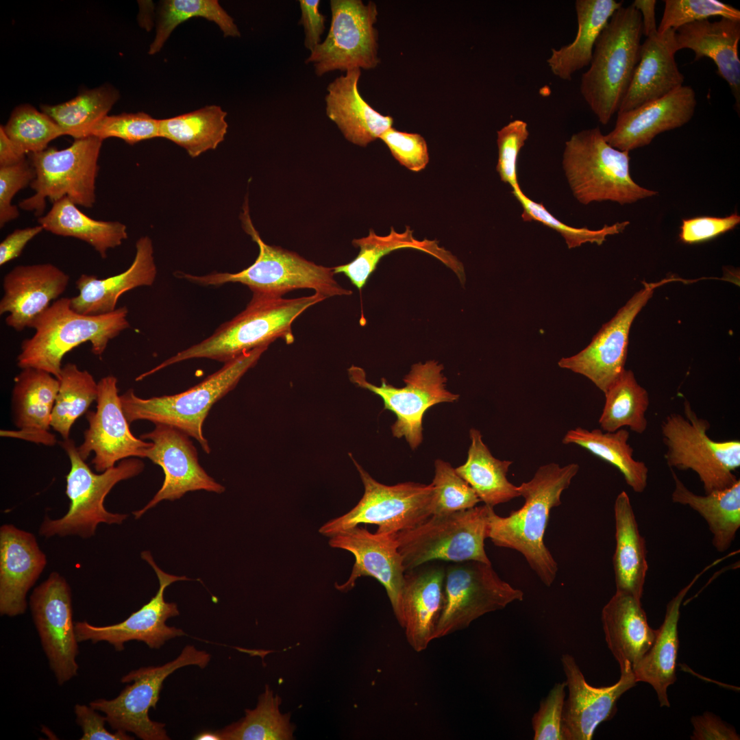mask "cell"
I'll return each instance as SVG.
<instances>
[{
  "label": "cell",
  "mask_w": 740,
  "mask_h": 740,
  "mask_svg": "<svg viewBox=\"0 0 740 740\" xmlns=\"http://www.w3.org/2000/svg\"><path fill=\"white\" fill-rule=\"evenodd\" d=\"M578 470L576 463L542 465L531 480L517 486L525 499L521 508L502 517L489 507L488 538L496 546L520 552L547 587L553 584L558 572L557 563L544 543L550 512L561 504L562 493Z\"/></svg>",
  "instance_id": "1"
},
{
  "label": "cell",
  "mask_w": 740,
  "mask_h": 740,
  "mask_svg": "<svg viewBox=\"0 0 740 740\" xmlns=\"http://www.w3.org/2000/svg\"><path fill=\"white\" fill-rule=\"evenodd\" d=\"M325 299L316 293L293 299L252 296L243 311L222 324L210 337L178 352L142 377L193 358H209L225 363L244 352L269 346L278 338L290 345L295 341L293 321L306 310Z\"/></svg>",
  "instance_id": "2"
},
{
  "label": "cell",
  "mask_w": 740,
  "mask_h": 740,
  "mask_svg": "<svg viewBox=\"0 0 740 740\" xmlns=\"http://www.w3.org/2000/svg\"><path fill=\"white\" fill-rule=\"evenodd\" d=\"M127 313L123 306L105 314H83L72 309L70 299L60 298L33 323L34 334L22 342L18 365L43 370L59 379L67 352L90 342L92 352L101 356L110 341L130 327Z\"/></svg>",
  "instance_id": "3"
},
{
  "label": "cell",
  "mask_w": 740,
  "mask_h": 740,
  "mask_svg": "<svg viewBox=\"0 0 740 740\" xmlns=\"http://www.w3.org/2000/svg\"><path fill=\"white\" fill-rule=\"evenodd\" d=\"M243 210V227L259 247L254 262L238 273H213L202 276L180 273L184 278L205 286L238 282L248 286L253 296L258 297H282L284 294L300 288L312 289L325 299L352 294L334 279L333 267L317 264L295 252L265 243L251 222L247 201Z\"/></svg>",
  "instance_id": "4"
},
{
  "label": "cell",
  "mask_w": 740,
  "mask_h": 740,
  "mask_svg": "<svg viewBox=\"0 0 740 740\" xmlns=\"http://www.w3.org/2000/svg\"><path fill=\"white\" fill-rule=\"evenodd\" d=\"M641 15L630 5L616 10L597 38L580 92L598 121L606 125L617 112L639 62Z\"/></svg>",
  "instance_id": "5"
},
{
  "label": "cell",
  "mask_w": 740,
  "mask_h": 740,
  "mask_svg": "<svg viewBox=\"0 0 740 740\" xmlns=\"http://www.w3.org/2000/svg\"><path fill=\"white\" fill-rule=\"evenodd\" d=\"M268 347L244 352L198 384L178 394L143 399L136 396L133 389L127 390L120 399L128 423L147 420L171 426L195 439L209 454L210 448L202 427L210 408L236 386Z\"/></svg>",
  "instance_id": "6"
},
{
  "label": "cell",
  "mask_w": 740,
  "mask_h": 740,
  "mask_svg": "<svg viewBox=\"0 0 740 740\" xmlns=\"http://www.w3.org/2000/svg\"><path fill=\"white\" fill-rule=\"evenodd\" d=\"M629 151L610 146L599 127L582 130L565 142L563 167L574 197L584 205L610 201L621 205L658 193L630 175Z\"/></svg>",
  "instance_id": "7"
},
{
  "label": "cell",
  "mask_w": 740,
  "mask_h": 740,
  "mask_svg": "<svg viewBox=\"0 0 740 740\" xmlns=\"http://www.w3.org/2000/svg\"><path fill=\"white\" fill-rule=\"evenodd\" d=\"M489 507L432 515L417 526L393 534L405 571L436 560L491 564L484 549Z\"/></svg>",
  "instance_id": "8"
},
{
  "label": "cell",
  "mask_w": 740,
  "mask_h": 740,
  "mask_svg": "<svg viewBox=\"0 0 740 740\" xmlns=\"http://www.w3.org/2000/svg\"><path fill=\"white\" fill-rule=\"evenodd\" d=\"M62 445L71 461L66 489L70 506L60 519L46 517L40 526V535L46 538L77 535L88 539L95 534L101 523L121 524L127 515L108 512L103 505L105 497L118 482L141 473L144 463L138 458H125L117 466L97 474L82 458L73 441L64 440Z\"/></svg>",
  "instance_id": "9"
},
{
  "label": "cell",
  "mask_w": 740,
  "mask_h": 740,
  "mask_svg": "<svg viewBox=\"0 0 740 740\" xmlns=\"http://www.w3.org/2000/svg\"><path fill=\"white\" fill-rule=\"evenodd\" d=\"M103 140L95 136L75 139L63 149L47 148L28 154L36 177L29 185L34 193L19 203L23 210L41 217L48 199L54 203L68 197L75 205L92 208L96 201L98 160Z\"/></svg>",
  "instance_id": "10"
},
{
  "label": "cell",
  "mask_w": 740,
  "mask_h": 740,
  "mask_svg": "<svg viewBox=\"0 0 740 740\" xmlns=\"http://www.w3.org/2000/svg\"><path fill=\"white\" fill-rule=\"evenodd\" d=\"M684 413H671L661 424L668 466L695 472L705 494L732 485L738 480L734 471L740 467V441L711 439L709 422L698 417L687 399Z\"/></svg>",
  "instance_id": "11"
},
{
  "label": "cell",
  "mask_w": 740,
  "mask_h": 740,
  "mask_svg": "<svg viewBox=\"0 0 740 740\" xmlns=\"http://www.w3.org/2000/svg\"><path fill=\"white\" fill-rule=\"evenodd\" d=\"M365 492L345 515L324 523L319 532L331 537L360 524L378 526V532L395 534L412 528L433 513L435 493L432 483L414 482L388 486L373 479L353 458Z\"/></svg>",
  "instance_id": "12"
},
{
  "label": "cell",
  "mask_w": 740,
  "mask_h": 740,
  "mask_svg": "<svg viewBox=\"0 0 740 740\" xmlns=\"http://www.w3.org/2000/svg\"><path fill=\"white\" fill-rule=\"evenodd\" d=\"M211 658L194 645L184 647L174 660L160 666L143 667L121 678L130 683L115 698H99L89 705L104 714L114 730L130 732L143 740H167L165 724L149 718V710L156 708L164 680L175 670L188 665L206 667Z\"/></svg>",
  "instance_id": "13"
},
{
  "label": "cell",
  "mask_w": 740,
  "mask_h": 740,
  "mask_svg": "<svg viewBox=\"0 0 740 740\" xmlns=\"http://www.w3.org/2000/svg\"><path fill=\"white\" fill-rule=\"evenodd\" d=\"M443 366L436 360L414 364L403 380L405 386L397 388L382 378L380 386L366 380L365 371L352 366L348 369L350 380L358 386L380 396L384 409L393 412L397 419L391 426L393 435L404 437L412 449L423 441V418L432 406L443 402H454L459 395L446 388L447 378Z\"/></svg>",
  "instance_id": "14"
},
{
  "label": "cell",
  "mask_w": 740,
  "mask_h": 740,
  "mask_svg": "<svg viewBox=\"0 0 740 740\" xmlns=\"http://www.w3.org/2000/svg\"><path fill=\"white\" fill-rule=\"evenodd\" d=\"M523 600V591L502 580L491 564L452 563L445 567V604L434 639L467 628L480 617Z\"/></svg>",
  "instance_id": "15"
},
{
  "label": "cell",
  "mask_w": 740,
  "mask_h": 740,
  "mask_svg": "<svg viewBox=\"0 0 740 740\" xmlns=\"http://www.w3.org/2000/svg\"><path fill=\"white\" fill-rule=\"evenodd\" d=\"M331 23L325 39L306 60L318 76L333 71L371 69L380 63L378 14L375 3L360 0H331Z\"/></svg>",
  "instance_id": "16"
},
{
  "label": "cell",
  "mask_w": 740,
  "mask_h": 740,
  "mask_svg": "<svg viewBox=\"0 0 740 740\" xmlns=\"http://www.w3.org/2000/svg\"><path fill=\"white\" fill-rule=\"evenodd\" d=\"M29 606L49 667L57 683L63 685L77 675L79 669L69 584L58 573H51L33 591Z\"/></svg>",
  "instance_id": "17"
},
{
  "label": "cell",
  "mask_w": 740,
  "mask_h": 740,
  "mask_svg": "<svg viewBox=\"0 0 740 740\" xmlns=\"http://www.w3.org/2000/svg\"><path fill=\"white\" fill-rule=\"evenodd\" d=\"M675 280L645 282L644 287L603 325L587 347L574 356L561 358L558 366L585 376L604 393L626 369L628 336L634 319L656 288Z\"/></svg>",
  "instance_id": "18"
},
{
  "label": "cell",
  "mask_w": 740,
  "mask_h": 740,
  "mask_svg": "<svg viewBox=\"0 0 740 740\" xmlns=\"http://www.w3.org/2000/svg\"><path fill=\"white\" fill-rule=\"evenodd\" d=\"M141 558L153 569L158 577L159 589L156 595L139 610L118 624L97 626L86 621L75 622L78 642L105 641L116 651H121L126 642L138 641L144 642L151 649H159L168 640L184 634L181 629L166 624L169 618L177 616L180 612L175 603L165 601L164 591L175 582L190 579L164 572L156 565L149 551L143 552Z\"/></svg>",
  "instance_id": "19"
},
{
  "label": "cell",
  "mask_w": 740,
  "mask_h": 740,
  "mask_svg": "<svg viewBox=\"0 0 740 740\" xmlns=\"http://www.w3.org/2000/svg\"><path fill=\"white\" fill-rule=\"evenodd\" d=\"M188 436L164 423H156L151 432L141 435V439H149L152 443L146 449L145 458L162 468L164 480L153 497L143 508L132 513L135 519L161 501L180 499L188 491L204 490L221 493L225 491V487L199 464L196 448Z\"/></svg>",
  "instance_id": "20"
},
{
  "label": "cell",
  "mask_w": 740,
  "mask_h": 740,
  "mask_svg": "<svg viewBox=\"0 0 740 740\" xmlns=\"http://www.w3.org/2000/svg\"><path fill=\"white\" fill-rule=\"evenodd\" d=\"M117 379L112 375L98 382L97 409L86 413L88 428L77 451L84 460L95 453L92 464L97 472L114 467L119 460L130 457L145 458L151 442L135 437L130 429L118 395Z\"/></svg>",
  "instance_id": "21"
},
{
  "label": "cell",
  "mask_w": 740,
  "mask_h": 740,
  "mask_svg": "<svg viewBox=\"0 0 740 740\" xmlns=\"http://www.w3.org/2000/svg\"><path fill=\"white\" fill-rule=\"evenodd\" d=\"M329 545L347 550L355 557L352 573L343 584H335L336 589L347 592L353 589L358 578L369 576L385 589L394 615L402 624V595L406 573L402 558L393 534L370 532L359 526L330 537Z\"/></svg>",
  "instance_id": "22"
},
{
  "label": "cell",
  "mask_w": 740,
  "mask_h": 740,
  "mask_svg": "<svg viewBox=\"0 0 740 740\" xmlns=\"http://www.w3.org/2000/svg\"><path fill=\"white\" fill-rule=\"evenodd\" d=\"M569 695L565 700L562 731L565 740H590L602 722L617 711V702L637 681L632 671L621 674L619 680L608 687H595L585 680L573 656L560 658Z\"/></svg>",
  "instance_id": "23"
},
{
  "label": "cell",
  "mask_w": 740,
  "mask_h": 740,
  "mask_svg": "<svg viewBox=\"0 0 740 740\" xmlns=\"http://www.w3.org/2000/svg\"><path fill=\"white\" fill-rule=\"evenodd\" d=\"M696 104L694 90L683 85L661 98L617 112L615 126L604 138L620 151H630L646 146L658 134L687 123L694 114Z\"/></svg>",
  "instance_id": "24"
},
{
  "label": "cell",
  "mask_w": 740,
  "mask_h": 740,
  "mask_svg": "<svg viewBox=\"0 0 740 740\" xmlns=\"http://www.w3.org/2000/svg\"><path fill=\"white\" fill-rule=\"evenodd\" d=\"M70 278L51 263L18 265L3 278L0 314L9 313L6 324L16 331L33 323L66 290Z\"/></svg>",
  "instance_id": "25"
},
{
  "label": "cell",
  "mask_w": 740,
  "mask_h": 740,
  "mask_svg": "<svg viewBox=\"0 0 740 740\" xmlns=\"http://www.w3.org/2000/svg\"><path fill=\"white\" fill-rule=\"evenodd\" d=\"M46 555L31 532L12 524L0 528V614L25 613L26 596L47 565Z\"/></svg>",
  "instance_id": "26"
},
{
  "label": "cell",
  "mask_w": 740,
  "mask_h": 740,
  "mask_svg": "<svg viewBox=\"0 0 740 740\" xmlns=\"http://www.w3.org/2000/svg\"><path fill=\"white\" fill-rule=\"evenodd\" d=\"M445 567L439 564H424L405 573L401 627L417 652L434 639L445 604Z\"/></svg>",
  "instance_id": "27"
},
{
  "label": "cell",
  "mask_w": 740,
  "mask_h": 740,
  "mask_svg": "<svg viewBox=\"0 0 740 740\" xmlns=\"http://www.w3.org/2000/svg\"><path fill=\"white\" fill-rule=\"evenodd\" d=\"M676 30L656 32L641 45L639 59L617 112L661 98L683 86L684 77L675 60Z\"/></svg>",
  "instance_id": "28"
},
{
  "label": "cell",
  "mask_w": 740,
  "mask_h": 740,
  "mask_svg": "<svg viewBox=\"0 0 740 740\" xmlns=\"http://www.w3.org/2000/svg\"><path fill=\"white\" fill-rule=\"evenodd\" d=\"M156 274L152 241L145 236L136 241L134 259L124 272L106 278L82 274L76 281L79 293L70 299L71 306L86 315L112 312L122 294L138 286H151Z\"/></svg>",
  "instance_id": "29"
},
{
  "label": "cell",
  "mask_w": 740,
  "mask_h": 740,
  "mask_svg": "<svg viewBox=\"0 0 740 740\" xmlns=\"http://www.w3.org/2000/svg\"><path fill=\"white\" fill-rule=\"evenodd\" d=\"M605 640L621 674L632 672L653 644L656 630L648 622L641 600L615 592L601 615Z\"/></svg>",
  "instance_id": "30"
},
{
  "label": "cell",
  "mask_w": 740,
  "mask_h": 740,
  "mask_svg": "<svg viewBox=\"0 0 740 740\" xmlns=\"http://www.w3.org/2000/svg\"><path fill=\"white\" fill-rule=\"evenodd\" d=\"M59 387V380L51 373L35 368L23 369L14 379L12 392L14 423L19 430L1 431V435L54 445L55 436L49 430Z\"/></svg>",
  "instance_id": "31"
},
{
  "label": "cell",
  "mask_w": 740,
  "mask_h": 740,
  "mask_svg": "<svg viewBox=\"0 0 740 740\" xmlns=\"http://www.w3.org/2000/svg\"><path fill=\"white\" fill-rule=\"evenodd\" d=\"M675 40L678 51L689 49L695 53V60L708 58L714 62L717 73L730 88L739 113L740 60L738 45L740 40V21L721 18L713 22L708 18L694 21L677 29Z\"/></svg>",
  "instance_id": "32"
},
{
  "label": "cell",
  "mask_w": 740,
  "mask_h": 740,
  "mask_svg": "<svg viewBox=\"0 0 740 740\" xmlns=\"http://www.w3.org/2000/svg\"><path fill=\"white\" fill-rule=\"evenodd\" d=\"M360 75L359 69L349 70L328 86L325 111L348 141L366 147L391 127L393 119L374 110L360 95Z\"/></svg>",
  "instance_id": "33"
},
{
  "label": "cell",
  "mask_w": 740,
  "mask_h": 740,
  "mask_svg": "<svg viewBox=\"0 0 740 740\" xmlns=\"http://www.w3.org/2000/svg\"><path fill=\"white\" fill-rule=\"evenodd\" d=\"M352 244L360 249L357 256L350 262L333 267L334 273L345 275L354 286L360 291L378 264L386 255L404 248L415 249L430 254L451 269L463 282L465 280L463 264L449 252L439 245L436 240L419 241L413 236V231L407 226L403 232H397L393 227L386 236L377 235L373 230L368 236L354 239Z\"/></svg>",
  "instance_id": "34"
},
{
  "label": "cell",
  "mask_w": 740,
  "mask_h": 740,
  "mask_svg": "<svg viewBox=\"0 0 740 740\" xmlns=\"http://www.w3.org/2000/svg\"><path fill=\"white\" fill-rule=\"evenodd\" d=\"M703 572L696 575L668 602L663 622L656 629L653 644L632 670L637 682H647L653 687L661 706H670L667 689L676 680L679 647L678 624L680 606L689 589Z\"/></svg>",
  "instance_id": "35"
},
{
  "label": "cell",
  "mask_w": 740,
  "mask_h": 740,
  "mask_svg": "<svg viewBox=\"0 0 740 740\" xmlns=\"http://www.w3.org/2000/svg\"><path fill=\"white\" fill-rule=\"evenodd\" d=\"M614 514L616 543L613 563L616 592L641 600L648 569L645 542L625 491L615 499Z\"/></svg>",
  "instance_id": "36"
},
{
  "label": "cell",
  "mask_w": 740,
  "mask_h": 740,
  "mask_svg": "<svg viewBox=\"0 0 740 740\" xmlns=\"http://www.w3.org/2000/svg\"><path fill=\"white\" fill-rule=\"evenodd\" d=\"M623 6L615 0H577L578 32L570 44L552 49L547 60L552 73L570 81L573 74L590 64L595 42L613 13Z\"/></svg>",
  "instance_id": "37"
},
{
  "label": "cell",
  "mask_w": 740,
  "mask_h": 740,
  "mask_svg": "<svg viewBox=\"0 0 740 740\" xmlns=\"http://www.w3.org/2000/svg\"><path fill=\"white\" fill-rule=\"evenodd\" d=\"M674 489L671 500L698 512L706 521L713 534V545L720 552L727 550L740 527V480L704 495L688 489L671 469Z\"/></svg>",
  "instance_id": "38"
},
{
  "label": "cell",
  "mask_w": 740,
  "mask_h": 740,
  "mask_svg": "<svg viewBox=\"0 0 740 740\" xmlns=\"http://www.w3.org/2000/svg\"><path fill=\"white\" fill-rule=\"evenodd\" d=\"M38 222L45 230L53 234L87 243L102 258H107L109 249L121 245L127 238L125 224L93 219L79 210L68 197L53 203L50 210L38 217Z\"/></svg>",
  "instance_id": "39"
},
{
  "label": "cell",
  "mask_w": 740,
  "mask_h": 740,
  "mask_svg": "<svg viewBox=\"0 0 740 740\" xmlns=\"http://www.w3.org/2000/svg\"><path fill=\"white\" fill-rule=\"evenodd\" d=\"M469 436L471 445L467 460L455 469L474 490L480 502L493 508L519 497L517 486L507 478L513 462L495 458L484 443L478 430L471 428Z\"/></svg>",
  "instance_id": "40"
},
{
  "label": "cell",
  "mask_w": 740,
  "mask_h": 740,
  "mask_svg": "<svg viewBox=\"0 0 740 740\" xmlns=\"http://www.w3.org/2000/svg\"><path fill=\"white\" fill-rule=\"evenodd\" d=\"M629 437L630 433L625 428L603 432L600 429L588 430L578 427L567 431L562 442L578 445L609 463L619 469L634 492L642 493L647 486L648 469L645 463L634 458Z\"/></svg>",
  "instance_id": "41"
},
{
  "label": "cell",
  "mask_w": 740,
  "mask_h": 740,
  "mask_svg": "<svg viewBox=\"0 0 740 740\" xmlns=\"http://www.w3.org/2000/svg\"><path fill=\"white\" fill-rule=\"evenodd\" d=\"M227 112L211 105L174 117L160 119V138L184 149L191 158L216 149L223 141Z\"/></svg>",
  "instance_id": "42"
},
{
  "label": "cell",
  "mask_w": 740,
  "mask_h": 740,
  "mask_svg": "<svg viewBox=\"0 0 740 740\" xmlns=\"http://www.w3.org/2000/svg\"><path fill=\"white\" fill-rule=\"evenodd\" d=\"M604 395L605 403L599 419L603 431L615 432L625 427L637 434L646 430L649 395L632 371L625 369Z\"/></svg>",
  "instance_id": "43"
},
{
  "label": "cell",
  "mask_w": 740,
  "mask_h": 740,
  "mask_svg": "<svg viewBox=\"0 0 740 740\" xmlns=\"http://www.w3.org/2000/svg\"><path fill=\"white\" fill-rule=\"evenodd\" d=\"M119 91L104 84L84 90L75 98L57 105H42L41 110L75 139L87 137L89 130L108 115L119 100Z\"/></svg>",
  "instance_id": "44"
},
{
  "label": "cell",
  "mask_w": 740,
  "mask_h": 740,
  "mask_svg": "<svg viewBox=\"0 0 740 740\" xmlns=\"http://www.w3.org/2000/svg\"><path fill=\"white\" fill-rule=\"evenodd\" d=\"M281 699L266 685L254 709H246L239 721L217 731L221 740H289L295 726L290 713L280 711Z\"/></svg>",
  "instance_id": "45"
},
{
  "label": "cell",
  "mask_w": 740,
  "mask_h": 740,
  "mask_svg": "<svg viewBox=\"0 0 740 740\" xmlns=\"http://www.w3.org/2000/svg\"><path fill=\"white\" fill-rule=\"evenodd\" d=\"M60 387L51 415V426L64 440L69 439L76 419L86 412L98 395V382L86 370L68 363L59 378Z\"/></svg>",
  "instance_id": "46"
},
{
  "label": "cell",
  "mask_w": 740,
  "mask_h": 740,
  "mask_svg": "<svg viewBox=\"0 0 740 740\" xmlns=\"http://www.w3.org/2000/svg\"><path fill=\"white\" fill-rule=\"evenodd\" d=\"M194 17H202L215 23L225 37H239L241 33L234 19L217 0H166L158 10L156 36L149 49L153 55L159 52L173 31L181 23Z\"/></svg>",
  "instance_id": "47"
},
{
  "label": "cell",
  "mask_w": 740,
  "mask_h": 740,
  "mask_svg": "<svg viewBox=\"0 0 740 740\" xmlns=\"http://www.w3.org/2000/svg\"><path fill=\"white\" fill-rule=\"evenodd\" d=\"M2 127L10 140L25 155L42 151L51 140L65 135L50 116L29 104L16 107Z\"/></svg>",
  "instance_id": "48"
},
{
  "label": "cell",
  "mask_w": 740,
  "mask_h": 740,
  "mask_svg": "<svg viewBox=\"0 0 740 740\" xmlns=\"http://www.w3.org/2000/svg\"><path fill=\"white\" fill-rule=\"evenodd\" d=\"M512 193L522 207L521 218L523 221H537L556 230L563 237L569 249L586 243L600 245L607 236L622 232L630 223L627 221L617 222L611 225H605L599 230L573 227L558 220L542 203H537L527 197L520 187L512 190Z\"/></svg>",
  "instance_id": "49"
},
{
  "label": "cell",
  "mask_w": 740,
  "mask_h": 740,
  "mask_svg": "<svg viewBox=\"0 0 740 740\" xmlns=\"http://www.w3.org/2000/svg\"><path fill=\"white\" fill-rule=\"evenodd\" d=\"M432 484L435 493L432 515H443L473 508L480 502L474 490L451 464L441 459L434 462Z\"/></svg>",
  "instance_id": "50"
},
{
  "label": "cell",
  "mask_w": 740,
  "mask_h": 740,
  "mask_svg": "<svg viewBox=\"0 0 740 740\" xmlns=\"http://www.w3.org/2000/svg\"><path fill=\"white\" fill-rule=\"evenodd\" d=\"M90 136L103 140L108 138H118L132 145L160 138V119L143 112L107 115L89 130L87 136Z\"/></svg>",
  "instance_id": "51"
},
{
  "label": "cell",
  "mask_w": 740,
  "mask_h": 740,
  "mask_svg": "<svg viewBox=\"0 0 740 740\" xmlns=\"http://www.w3.org/2000/svg\"><path fill=\"white\" fill-rule=\"evenodd\" d=\"M657 32L676 30L681 26L711 16L740 21V11L716 0H666Z\"/></svg>",
  "instance_id": "52"
},
{
  "label": "cell",
  "mask_w": 740,
  "mask_h": 740,
  "mask_svg": "<svg viewBox=\"0 0 740 740\" xmlns=\"http://www.w3.org/2000/svg\"><path fill=\"white\" fill-rule=\"evenodd\" d=\"M529 136L526 122L514 120L497 131L498 160L496 166L502 182L512 190L519 188L517 177L519 153Z\"/></svg>",
  "instance_id": "53"
},
{
  "label": "cell",
  "mask_w": 740,
  "mask_h": 740,
  "mask_svg": "<svg viewBox=\"0 0 740 740\" xmlns=\"http://www.w3.org/2000/svg\"><path fill=\"white\" fill-rule=\"evenodd\" d=\"M566 688L565 681L554 684L547 695L540 702L539 710L532 718L534 740H565L562 716Z\"/></svg>",
  "instance_id": "54"
},
{
  "label": "cell",
  "mask_w": 740,
  "mask_h": 740,
  "mask_svg": "<svg viewBox=\"0 0 740 740\" xmlns=\"http://www.w3.org/2000/svg\"><path fill=\"white\" fill-rule=\"evenodd\" d=\"M399 164L408 169L418 172L426 168L429 162L427 143L419 134L398 131L392 127L380 137Z\"/></svg>",
  "instance_id": "55"
},
{
  "label": "cell",
  "mask_w": 740,
  "mask_h": 740,
  "mask_svg": "<svg viewBox=\"0 0 740 740\" xmlns=\"http://www.w3.org/2000/svg\"><path fill=\"white\" fill-rule=\"evenodd\" d=\"M36 177L35 170L29 160L18 164L0 167V227L17 219L20 212L12 201L21 190L30 185Z\"/></svg>",
  "instance_id": "56"
},
{
  "label": "cell",
  "mask_w": 740,
  "mask_h": 740,
  "mask_svg": "<svg viewBox=\"0 0 740 740\" xmlns=\"http://www.w3.org/2000/svg\"><path fill=\"white\" fill-rule=\"evenodd\" d=\"M739 223L740 216L737 212L724 217L702 216L683 219L679 238L687 244L709 241L733 230Z\"/></svg>",
  "instance_id": "57"
},
{
  "label": "cell",
  "mask_w": 740,
  "mask_h": 740,
  "mask_svg": "<svg viewBox=\"0 0 740 740\" xmlns=\"http://www.w3.org/2000/svg\"><path fill=\"white\" fill-rule=\"evenodd\" d=\"M76 722L82 730L80 740H132L134 738L126 732H111L105 725L107 719L90 705L77 704L74 707Z\"/></svg>",
  "instance_id": "58"
},
{
  "label": "cell",
  "mask_w": 740,
  "mask_h": 740,
  "mask_svg": "<svg viewBox=\"0 0 740 740\" xmlns=\"http://www.w3.org/2000/svg\"><path fill=\"white\" fill-rule=\"evenodd\" d=\"M693 727L692 740H739V735L734 727L722 721L710 712L692 717Z\"/></svg>",
  "instance_id": "59"
},
{
  "label": "cell",
  "mask_w": 740,
  "mask_h": 740,
  "mask_svg": "<svg viewBox=\"0 0 740 740\" xmlns=\"http://www.w3.org/2000/svg\"><path fill=\"white\" fill-rule=\"evenodd\" d=\"M319 5V0L299 1V23L304 29V45L310 52L321 42V36L325 29V16L320 12Z\"/></svg>",
  "instance_id": "60"
},
{
  "label": "cell",
  "mask_w": 740,
  "mask_h": 740,
  "mask_svg": "<svg viewBox=\"0 0 740 740\" xmlns=\"http://www.w3.org/2000/svg\"><path fill=\"white\" fill-rule=\"evenodd\" d=\"M44 230L40 225L16 229L0 243V265L18 258L27 244Z\"/></svg>",
  "instance_id": "61"
},
{
  "label": "cell",
  "mask_w": 740,
  "mask_h": 740,
  "mask_svg": "<svg viewBox=\"0 0 740 740\" xmlns=\"http://www.w3.org/2000/svg\"><path fill=\"white\" fill-rule=\"evenodd\" d=\"M26 155L21 152L0 127V167H6L25 160Z\"/></svg>",
  "instance_id": "62"
},
{
  "label": "cell",
  "mask_w": 740,
  "mask_h": 740,
  "mask_svg": "<svg viewBox=\"0 0 740 740\" xmlns=\"http://www.w3.org/2000/svg\"><path fill=\"white\" fill-rule=\"evenodd\" d=\"M656 3V1L654 0H635L631 4L641 13L642 33L645 37L657 32L655 14Z\"/></svg>",
  "instance_id": "63"
},
{
  "label": "cell",
  "mask_w": 740,
  "mask_h": 740,
  "mask_svg": "<svg viewBox=\"0 0 740 740\" xmlns=\"http://www.w3.org/2000/svg\"><path fill=\"white\" fill-rule=\"evenodd\" d=\"M195 739L197 740H221L218 733L216 732L204 731L200 732L195 737Z\"/></svg>",
  "instance_id": "64"
}]
</instances>
